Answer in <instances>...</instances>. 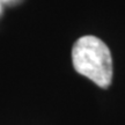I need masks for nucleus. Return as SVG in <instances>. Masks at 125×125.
Masks as SVG:
<instances>
[{
	"mask_svg": "<svg viewBox=\"0 0 125 125\" xmlns=\"http://www.w3.org/2000/svg\"><path fill=\"white\" fill-rule=\"evenodd\" d=\"M72 62L78 73L98 87L108 88L112 80V58L105 43L95 36H83L72 49Z\"/></svg>",
	"mask_w": 125,
	"mask_h": 125,
	"instance_id": "nucleus-1",
	"label": "nucleus"
}]
</instances>
